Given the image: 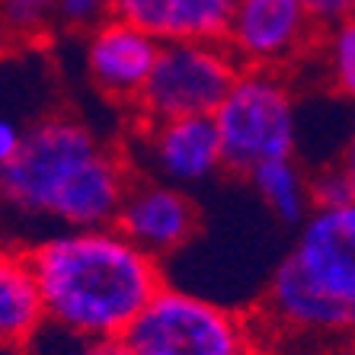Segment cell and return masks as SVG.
I'll return each instance as SVG.
<instances>
[{
	"label": "cell",
	"mask_w": 355,
	"mask_h": 355,
	"mask_svg": "<svg viewBox=\"0 0 355 355\" xmlns=\"http://www.w3.org/2000/svg\"><path fill=\"white\" fill-rule=\"evenodd\" d=\"M106 17H112V0H55L51 29H64L71 35H87Z\"/></svg>",
	"instance_id": "18"
},
{
	"label": "cell",
	"mask_w": 355,
	"mask_h": 355,
	"mask_svg": "<svg viewBox=\"0 0 355 355\" xmlns=\"http://www.w3.org/2000/svg\"><path fill=\"white\" fill-rule=\"evenodd\" d=\"M23 132L26 128L17 119L0 112V166H7L13 160V154L19 150V141H23Z\"/></svg>",
	"instance_id": "21"
},
{
	"label": "cell",
	"mask_w": 355,
	"mask_h": 355,
	"mask_svg": "<svg viewBox=\"0 0 355 355\" xmlns=\"http://www.w3.org/2000/svg\"><path fill=\"white\" fill-rule=\"evenodd\" d=\"M77 355H132L125 336H93L80 343V352Z\"/></svg>",
	"instance_id": "22"
},
{
	"label": "cell",
	"mask_w": 355,
	"mask_h": 355,
	"mask_svg": "<svg viewBox=\"0 0 355 355\" xmlns=\"http://www.w3.org/2000/svg\"><path fill=\"white\" fill-rule=\"evenodd\" d=\"M51 7L55 0H0V29L33 42L51 29Z\"/></svg>",
	"instance_id": "17"
},
{
	"label": "cell",
	"mask_w": 355,
	"mask_h": 355,
	"mask_svg": "<svg viewBox=\"0 0 355 355\" xmlns=\"http://www.w3.org/2000/svg\"><path fill=\"white\" fill-rule=\"evenodd\" d=\"M45 323L39 285L23 250L7 247L0 253V355H19V349Z\"/></svg>",
	"instance_id": "13"
},
{
	"label": "cell",
	"mask_w": 355,
	"mask_h": 355,
	"mask_svg": "<svg viewBox=\"0 0 355 355\" xmlns=\"http://www.w3.org/2000/svg\"><path fill=\"white\" fill-rule=\"evenodd\" d=\"M307 180H311L314 208L355 205V170L349 160H333V164L320 166L317 173H307Z\"/></svg>",
	"instance_id": "16"
},
{
	"label": "cell",
	"mask_w": 355,
	"mask_h": 355,
	"mask_svg": "<svg viewBox=\"0 0 355 355\" xmlns=\"http://www.w3.org/2000/svg\"><path fill=\"white\" fill-rule=\"evenodd\" d=\"M253 320L266 339H349L355 304L323 295L285 257L266 282Z\"/></svg>",
	"instance_id": "8"
},
{
	"label": "cell",
	"mask_w": 355,
	"mask_h": 355,
	"mask_svg": "<svg viewBox=\"0 0 355 355\" xmlns=\"http://www.w3.org/2000/svg\"><path fill=\"white\" fill-rule=\"evenodd\" d=\"M132 355H263L257 320L211 297L160 285L122 333Z\"/></svg>",
	"instance_id": "3"
},
{
	"label": "cell",
	"mask_w": 355,
	"mask_h": 355,
	"mask_svg": "<svg viewBox=\"0 0 355 355\" xmlns=\"http://www.w3.org/2000/svg\"><path fill=\"white\" fill-rule=\"evenodd\" d=\"M211 122L227 173L247 176L266 160L297 157V99L288 74L240 67Z\"/></svg>",
	"instance_id": "4"
},
{
	"label": "cell",
	"mask_w": 355,
	"mask_h": 355,
	"mask_svg": "<svg viewBox=\"0 0 355 355\" xmlns=\"http://www.w3.org/2000/svg\"><path fill=\"white\" fill-rule=\"evenodd\" d=\"M263 355H352L339 339H266Z\"/></svg>",
	"instance_id": "19"
},
{
	"label": "cell",
	"mask_w": 355,
	"mask_h": 355,
	"mask_svg": "<svg viewBox=\"0 0 355 355\" xmlns=\"http://www.w3.org/2000/svg\"><path fill=\"white\" fill-rule=\"evenodd\" d=\"M240 64L224 42H160L157 61L135 103V119L211 116Z\"/></svg>",
	"instance_id": "5"
},
{
	"label": "cell",
	"mask_w": 355,
	"mask_h": 355,
	"mask_svg": "<svg viewBox=\"0 0 355 355\" xmlns=\"http://www.w3.org/2000/svg\"><path fill=\"white\" fill-rule=\"evenodd\" d=\"M234 0H112V13L157 42H221Z\"/></svg>",
	"instance_id": "12"
},
{
	"label": "cell",
	"mask_w": 355,
	"mask_h": 355,
	"mask_svg": "<svg viewBox=\"0 0 355 355\" xmlns=\"http://www.w3.org/2000/svg\"><path fill=\"white\" fill-rule=\"evenodd\" d=\"M198 224H202L198 202L186 189L160 182L154 176L132 173L112 227L132 240L141 253L160 263L180 253L196 237Z\"/></svg>",
	"instance_id": "9"
},
{
	"label": "cell",
	"mask_w": 355,
	"mask_h": 355,
	"mask_svg": "<svg viewBox=\"0 0 355 355\" xmlns=\"http://www.w3.org/2000/svg\"><path fill=\"white\" fill-rule=\"evenodd\" d=\"M288 259L323 295L355 304V205L311 208Z\"/></svg>",
	"instance_id": "11"
},
{
	"label": "cell",
	"mask_w": 355,
	"mask_h": 355,
	"mask_svg": "<svg viewBox=\"0 0 355 355\" xmlns=\"http://www.w3.org/2000/svg\"><path fill=\"white\" fill-rule=\"evenodd\" d=\"M3 250H7V243H3V240H0V253H3Z\"/></svg>",
	"instance_id": "23"
},
{
	"label": "cell",
	"mask_w": 355,
	"mask_h": 355,
	"mask_svg": "<svg viewBox=\"0 0 355 355\" xmlns=\"http://www.w3.org/2000/svg\"><path fill=\"white\" fill-rule=\"evenodd\" d=\"M320 29L301 0H234L221 42L240 67L291 77L311 64Z\"/></svg>",
	"instance_id": "6"
},
{
	"label": "cell",
	"mask_w": 355,
	"mask_h": 355,
	"mask_svg": "<svg viewBox=\"0 0 355 355\" xmlns=\"http://www.w3.org/2000/svg\"><path fill=\"white\" fill-rule=\"evenodd\" d=\"M132 173L125 148L77 112L55 109L26 128L13 160L0 166V208L61 231L109 227Z\"/></svg>",
	"instance_id": "1"
},
{
	"label": "cell",
	"mask_w": 355,
	"mask_h": 355,
	"mask_svg": "<svg viewBox=\"0 0 355 355\" xmlns=\"http://www.w3.org/2000/svg\"><path fill=\"white\" fill-rule=\"evenodd\" d=\"M45 320L80 339L122 336L164 282L160 263L109 227H64L23 247Z\"/></svg>",
	"instance_id": "2"
},
{
	"label": "cell",
	"mask_w": 355,
	"mask_h": 355,
	"mask_svg": "<svg viewBox=\"0 0 355 355\" xmlns=\"http://www.w3.org/2000/svg\"><path fill=\"white\" fill-rule=\"evenodd\" d=\"M135 173L189 192L221 173V144L211 116L186 119H135L132 148L125 150Z\"/></svg>",
	"instance_id": "7"
},
{
	"label": "cell",
	"mask_w": 355,
	"mask_h": 355,
	"mask_svg": "<svg viewBox=\"0 0 355 355\" xmlns=\"http://www.w3.org/2000/svg\"><path fill=\"white\" fill-rule=\"evenodd\" d=\"M160 42L122 17H106L83 35V71L90 87L116 106L138 103Z\"/></svg>",
	"instance_id": "10"
},
{
	"label": "cell",
	"mask_w": 355,
	"mask_h": 355,
	"mask_svg": "<svg viewBox=\"0 0 355 355\" xmlns=\"http://www.w3.org/2000/svg\"><path fill=\"white\" fill-rule=\"evenodd\" d=\"M250 186L257 189V196L266 202V208L279 218L282 224L297 227L311 215V180L307 170L297 164V157H279L266 160V164L253 166L247 173Z\"/></svg>",
	"instance_id": "14"
},
{
	"label": "cell",
	"mask_w": 355,
	"mask_h": 355,
	"mask_svg": "<svg viewBox=\"0 0 355 355\" xmlns=\"http://www.w3.org/2000/svg\"><path fill=\"white\" fill-rule=\"evenodd\" d=\"M320 64V74L336 96L355 93V19H339L333 26H323L317 35L314 55Z\"/></svg>",
	"instance_id": "15"
},
{
	"label": "cell",
	"mask_w": 355,
	"mask_h": 355,
	"mask_svg": "<svg viewBox=\"0 0 355 355\" xmlns=\"http://www.w3.org/2000/svg\"><path fill=\"white\" fill-rule=\"evenodd\" d=\"M304 10L317 19V26H333L339 19H352L355 0H301Z\"/></svg>",
	"instance_id": "20"
}]
</instances>
